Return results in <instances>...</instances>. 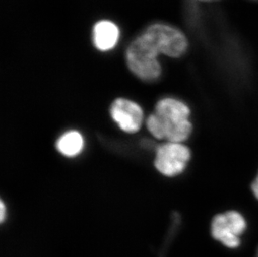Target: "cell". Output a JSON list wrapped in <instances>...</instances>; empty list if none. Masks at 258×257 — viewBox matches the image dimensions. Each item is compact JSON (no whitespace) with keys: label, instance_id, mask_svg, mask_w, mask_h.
Wrapping results in <instances>:
<instances>
[{"label":"cell","instance_id":"7a4b0ae2","mask_svg":"<svg viewBox=\"0 0 258 257\" xmlns=\"http://www.w3.org/2000/svg\"><path fill=\"white\" fill-rule=\"evenodd\" d=\"M159 51L145 35L138 37L127 49V63L131 71L144 80H154L161 75L157 60Z\"/></svg>","mask_w":258,"mask_h":257},{"label":"cell","instance_id":"30bf717a","mask_svg":"<svg viewBox=\"0 0 258 257\" xmlns=\"http://www.w3.org/2000/svg\"><path fill=\"white\" fill-rule=\"evenodd\" d=\"M0 220H1V222H4L5 219V216H6V208H5V203L4 202H1L0 203Z\"/></svg>","mask_w":258,"mask_h":257},{"label":"cell","instance_id":"8fae6325","mask_svg":"<svg viewBox=\"0 0 258 257\" xmlns=\"http://www.w3.org/2000/svg\"><path fill=\"white\" fill-rule=\"evenodd\" d=\"M200 1H207V2H211V1H216V0H200Z\"/></svg>","mask_w":258,"mask_h":257},{"label":"cell","instance_id":"5b68a950","mask_svg":"<svg viewBox=\"0 0 258 257\" xmlns=\"http://www.w3.org/2000/svg\"><path fill=\"white\" fill-rule=\"evenodd\" d=\"M190 159V151L181 143L168 142L159 147L155 165L166 176L180 175L185 170Z\"/></svg>","mask_w":258,"mask_h":257},{"label":"cell","instance_id":"277c9868","mask_svg":"<svg viewBox=\"0 0 258 257\" xmlns=\"http://www.w3.org/2000/svg\"><path fill=\"white\" fill-rule=\"evenodd\" d=\"M144 34L158 49L159 53L172 58L180 57L187 49V39L185 35L169 25H151Z\"/></svg>","mask_w":258,"mask_h":257},{"label":"cell","instance_id":"7c38bea8","mask_svg":"<svg viewBox=\"0 0 258 257\" xmlns=\"http://www.w3.org/2000/svg\"><path fill=\"white\" fill-rule=\"evenodd\" d=\"M255 257H258V248H257V250H256V256H255Z\"/></svg>","mask_w":258,"mask_h":257},{"label":"cell","instance_id":"9c48e42d","mask_svg":"<svg viewBox=\"0 0 258 257\" xmlns=\"http://www.w3.org/2000/svg\"><path fill=\"white\" fill-rule=\"evenodd\" d=\"M251 191L253 193L254 197L258 200V173L256 178L254 179L253 182L251 183Z\"/></svg>","mask_w":258,"mask_h":257},{"label":"cell","instance_id":"6da1fadb","mask_svg":"<svg viewBox=\"0 0 258 257\" xmlns=\"http://www.w3.org/2000/svg\"><path fill=\"white\" fill-rule=\"evenodd\" d=\"M189 107L180 100L166 98L156 104L155 114L147 119L150 132L159 140L182 143L192 132Z\"/></svg>","mask_w":258,"mask_h":257},{"label":"cell","instance_id":"3957f363","mask_svg":"<svg viewBox=\"0 0 258 257\" xmlns=\"http://www.w3.org/2000/svg\"><path fill=\"white\" fill-rule=\"evenodd\" d=\"M246 219L237 211L217 214L211 223V234L215 240L229 249H236L241 244V236L246 231Z\"/></svg>","mask_w":258,"mask_h":257},{"label":"cell","instance_id":"8992f818","mask_svg":"<svg viewBox=\"0 0 258 257\" xmlns=\"http://www.w3.org/2000/svg\"><path fill=\"white\" fill-rule=\"evenodd\" d=\"M110 114L119 128L127 133H136L142 126L143 111L133 101L117 99L112 104Z\"/></svg>","mask_w":258,"mask_h":257},{"label":"cell","instance_id":"ba28073f","mask_svg":"<svg viewBox=\"0 0 258 257\" xmlns=\"http://www.w3.org/2000/svg\"><path fill=\"white\" fill-rule=\"evenodd\" d=\"M57 149L62 155L73 157L81 153L84 146L83 137L77 131L63 134L57 141Z\"/></svg>","mask_w":258,"mask_h":257},{"label":"cell","instance_id":"52a82bcc","mask_svg":"<svg viewBox=\"0 0 258 257\" xmlns=\"http://www.w3.org/2000/svg\"><path fill=\"white\" fill-rule=\"evenodd\" d=\"M118 27L110 21H100L95 25L93 32L94 43L98 49L106 51L113 49L119 39Z\"/></svg>","mask_w":258,"mask_h":257}]
</instances>
